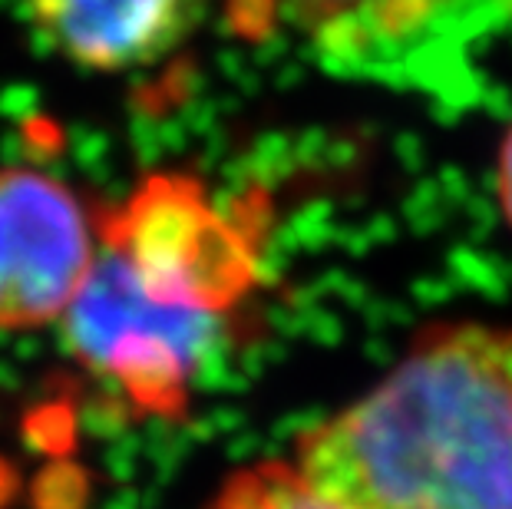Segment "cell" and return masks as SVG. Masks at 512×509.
<instances>
[{"mask_svg":"<svg viewBox=\"0 0 512 509\" xmlns=\"http://www.w3.org/2000/svg\"><path fill=\"white\" fill-rule=\"evenodd\" d=\"M209 509H347L304 480L294 463L261 460L225 476Z\"/></svg>","mask_w":512,"mask_h":509,"instance_id":"obj_6","label":"cell"},{"mask_svg":"<svg viewBox=\"0 0 512 509\" xmlns=\"http://www.w3.org/2000/svg\"><path fill=\"white\" fill-rule=\"evenodd\" d=\"M496 192H499V205H503L506 222L512 225V129L509 136L499 146V159H496Z\"/></svg>","mask_w":512,"mask_h":509,"instance_id":"obj_7","label":"cell"},{"mask_svg":"<svg viewBox=\"0 0 512 509\" xmlns=\"http://www.w3.org/2000/svg\"><path fill=\"white\" fill-rule=\"evenodd\" d=\"M265 215L258 192L228 209L195 176L156 172L96 212L100 248L86 285L162 328L225 338L255 291Z\"/></svg>","mask_w":512,"mask_h":509,"instance_id":"obj_2","label":"cell"},{"mask_svg":"<svg viewBox=\"0 0 512 509\" xmlns=\"http://www.w3.org/2000/svg\"><path fill=\"white\" fill-rule=\"evenodd\" d=\"M209 0H27L37 34L73 67L133 73L172 57Z\"/></svg>","mask_w":512,"mask_h":509,"instance_id":"obj_4","label":"cell"},{"mask_svg":"<svg viewBox=\"0 0 512 509\" xmlns=\"http://www.w3.org/2000/svg\"><path fill=\"white\" fill-rule=\"evenodd\" d=\"M96 248V212L70 182L34 166H0V331L60 324Z\"/></svg>","mask_w":512,"mask_h":509,"instance_id":"obj_3","label":"cell"},{"mask_svg":"<svg viewBox=\"0 0 512 509\" xmlns=\"http://www.w3.org/2000/svg\"><path fill=\"white\" fill-rule=\"evenodd\" d=\"M255 24L281 20L344 60L384 57L437 20L450 0H248Z\"/></svg>","mask_w":512,"mask_h":509,"instance_id":"obj_5","label":"cell"},{"mask_svg":"<svg viewBox=\"0 0 512 509\" xmlns=\"http://www.w3.org/2000/svg\"><path fill=\"white\" fill-rule=\"evenodd\" d=\"M291 463L347 509H512V324H427Z\"/></svg>","mask_w":512,"mask_h":509,"instance_id":"obj_1","label":"cell"}]
</instances>
